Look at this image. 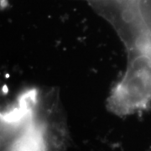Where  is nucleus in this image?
Wrapping results in <instances>:
<instances>
[{
	"label": "nucleus",
	"instance_id": "2",
	"mask_svg": "<svg viewBox=\"0 0 151 151\" xmlns=\"http://www.w3.org/2000/svg\"><path fill=\"white\" fill-rule=\"evenodd\" d=\"M128 65L108 97L109 109L119 115L144 111L151 104V50H129Z\"/></svg>",
	"mask_w": 151,
	"mask_h": 151
},
{
	"label": "nucleus",
	"instance_id": "1",
	"mask_svg": "<svg viewBox=\"0 0 151 151\" xmlns=\"http://www.w3.org/2000/svg\"><path fill=\"white\" fill-rule=\"evenodd\" d=\"M37 91L23 93L1 115V151H60L63 126Z\"/></svg>",
	"mask_w": 151,
	"mask_h": 151
},
{
	"label": "nucleus",
	"instance_id": "5",
	"mask_svg": "<svg viewBox=\"0 0 151 151\" xmlns=\"http://www.w3.org/2000/svg\"><path fill=\"white\" fill-rule=\"evenodd\" d=\"M7 4H8V0H1V5H2V7H5Z\"/></svg>",
	"mask_w": 151,
	"mask_h": 151
},
{
	"label": "nucleus",
	"instance_id": "4",
	"mask_svg": "<svg viewBox=\"0 0 151 151\" xmlns=\"http://www.w3.org/2000/svg\"><path fill=\"white\" fill-rule=\"evenodd\" d=\"M84 1L87 2V3L93 8V7L98 5V4H103V3L108 1V0H84Z\"/></svg>",
	"mask_w": 151,
	"mask_h": 151
},
{
	"label": "nucleus",
	"instance_id": "3",
	"mask_svg": "<svg viewBox=\"0 0 151 151\" xmlns=\"http://www.w3.org/2000/svg\"><path fill=\"white\" fill-rule=\"evenodd\" d=\"M97 12L114 27L127 50H151V0H114Z\"/></svg>",
	"mask_w": 151,
	"mask_h": 151
}]
</instances>
